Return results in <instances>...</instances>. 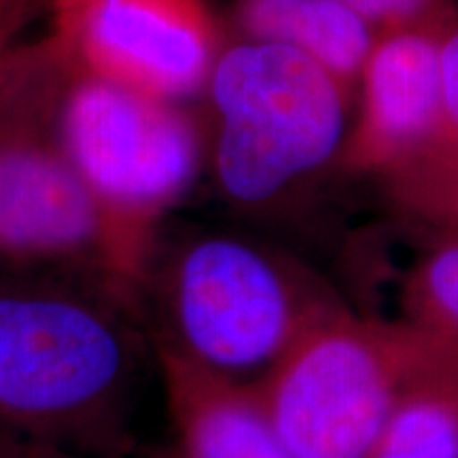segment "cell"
I'll return each instance as SVG.
<instances>
[{
    "instance_id": "6da1fadb",
    "label": "cell",
    "mask_w": 458,
    "mask_h": 458,
    "mask_svg": "<svg viewBox=\"0 0 458 458\" xmlns=\"http://www.w3.org/2000/svg\"><path fill=\"white\" fill-rule=\"evenodd\" d=\"M442 374V357L411 329H380L331 310L257 397L291 458H369L403 393Z\"/></svg>"
},
{
    "instance_id": "7a4b0ae2",
    "label": "cell",
    "mask_w": 458,
    "mask_h": 458,
    "mask_svg": "<svg viewBox=\"0 0 458 458\" xmlns=\"http://www.w3.org/2000/svg\"><path fill=\"white\" fill-rule=\"evenodd\" d=\"M134 365L123 320L102 301L0 289V420L49 442L83 437L119 408Z\"/></svg>"
},
{
    "instance_id": "3957f363",
    "label": "cell",
    "mask_w": 458,
    "mask_h": 458,
    "mask_svg": "<svg viewBox=\"0 0 458 458\" xmlns=\"http://www.w3.org/2000/svg\"><path fill=\"white\" fill-rule=\"evenodd\" d=\"M208 83L216 181L233 202H270L342 151L348 89L300 51L240 43L216 55Z\"/></svg>"
},
{
    "instance_id": "277c9868",
    "label": "cell",
    "mask_w": 458,
    "mask_h": 458,
    "mask_svg": "<svg viewBox=\"0 0 458 458\" xmlns=\"http://www.w3.org/2000/svg\"><path fill=\"white\" fill-rule=\"evenodd\" d=\"M66 72L54 41L0 68V253L94 257L117 280L134 278L140 266L57 140L55 108Z\"/></svg>"
},
{
    "instance_id": "5b68a950",
    "label": "cell",
    "mask_w": 458,
    "mask_h": 458,
    "mask_svg": "<svg viewBox=\"0 0 458 458\" xmlns=\"http://www.w3.org/2000/svg\"><path fill=\"white\" fill-rule=\"evenodd\" d=\"M327 306L261 246L233 236L191 242L168 289L170 346L164 352L233 386L263 382Z\"/></svg>"
},
{
    "instance_id": "8992f818",
    "label": "cell",
    "mask_w": 458,
    "mask_h": 458,
    "mask_svg": "<svg viewBox=\"0 0 458 458\" xmlns=\"http://www.w3.org/2000/svg\"><path fill=\"white\" fill-rule=\"evenodd\" d=\"M55 134L140 266L148 225L196 179V125L174 102L83 72L68 60Z\"/></svg>"
},
{
    "instance_id": "52a82bcc",
    "label": "cell",
    "mask_w": 458,
    "mask_h": 458,
    "mask_svg": "<svg viewBox=\"0 0 458 458\" xmlns=\"http://www.w3.org/2000/svg\"><path fill=\"white\" fill-rule=\"evenodd\" d=\"M55 38L79 71L168 102L196 94L216 60L206 0H54Z\"/></svg>"
},
{
    "instance_id": "ba28073f",
    "label": "cell",
    "mask_w": 458,
    "mask_h": 458,
    "mask_svg": "<svg viewBox=\"0 0 458 458\" xmlns=\"http://www.w3.org/2000/svg\"><path fill=\"white\" fill-rule=\"evenodd\" d=\"M359 81L360 111L342 164L393 179L431 145L442 122L439 28L382 32Z\"/></svg>"
},
{
    "instance_id": "9c48e42d",
    "label": "cell",
    "mask_w": 458,
    "mask_h": 458,
    "mask_svg": "<svg viewBox=\"0 0 458 458\" xmlns=\"http://www.w3.org/2000/svg\"><path fill=\"white\" fill-rule=\"evenodd\" d=\"M164 371L187 458H291L257 394L215 380L168 352Z\"/></svg>"
},
{
    "instance_id": "30bf717a",
    "label": "cell",
    "mask_w": 458,
    "mask_h": 458,
    "mask_svg": "<svg viewBox=\"0 0 458 458\" xmlns=\"http://www.w3.org/2000/svg\"><path fill=\"white\" fill-rule=\"evenodd\" d=\"M238 20L250 41L300 51L351 89L376 37L340 0H240Z\"/></svg>"
},
{
    "instance_id": "8fae6325",
    "label": "cell",
    "mask_w": 458,
    "mask_h": 458,
    "mask_svg": "<svg viewBox=\"0 0 458 458\" xmlns=\"http://www.w3.org/2000/svg\"><path fill=\"white\" fill-rule=\"evenodd\" d=\"M442 122L431 145L391 182L411 208L458 225V11L439 28Z\"/></svg>"
},
{
    "instance_id": "7c38bea8",
    "label": "cell",
    "mask_w": 458,
    "mask_h": 458,
    "mask_svg": "<svg viewBox=\"0 0 458 458\" xmlns=\"http://www.w3.org/2000/svg\"><path fill=\"white\" fill-rule=\"evenodd\" d=\"M369 458H458V377L431 376L411 385Z\"/></svg>"
},
{
    "instance_id": "4fadbf2b",
    "label": "cell",
    "mask_w": 458,
    "mask_h": 458,
    "mask_svg": "<svg viewBox=\"0 0 458 458\" xmlns=\"http://www.w3.org/2000/svg\"><path fill=\"white\" fill-rule=\"evenodd\" d=\"M411 331L458 369V238L422 257L408 284Z\"/></svg>"
},
{
    "instance_id": "5bb4252c",
    "label": "cell",
    "mask_w": 458,
    "mask_h": 458,
    "mask_svg": "<svg viewBox=\"0 0 458 458\" xmlns=\"http://www.w3.org/2000/svg\"><path fill=\"white\" fill-rule=\"evenodd\" d=\"M360 20L382 32L442 28L458 7L452 0H340Z\"/></svg>"
},
{
    "instance_id": "9a60e30c",
    "label": "cell",
    "mask_w": 458,
    "mask_h": 458,
    "mask_svg": "<svg viewBox=\"0 0 458 458\" xmlns=\"http://www.w3.org/2000/svg\"><path fill=\"white\" fill-rule=\"evenodd\" d=\"M26 0H0V41L17 21V15L24 13Z\"/></svg>"
},
{
    "instance_id": "2e32d148",
    "label": "cell",
    "mask_w": 458,
    "mask_h": 458,
    "mask_svg": "<svg viewBox=\"0 0 458 458\" xmlns=\"http://www.w3.org/2000/svg\"><path fill=\"white\" fill-rule=\"evenodd\" d=\"M0 458H49V456H38V454H7Z\"/></svg>"
}]
</instances>
